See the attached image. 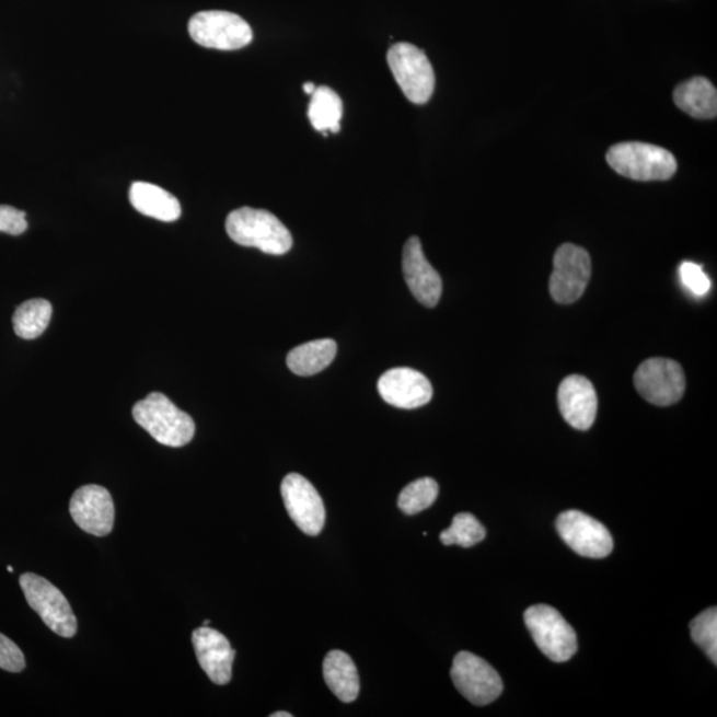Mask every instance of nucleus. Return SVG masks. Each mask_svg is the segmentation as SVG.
<instances>
[{
	"label": "nucleus",
	"mask_w": 717,
	"mask_h": 717,
	"mask_svg": "<svg viewBox=\"0 0 717 717\" xmlns=\"http://www.w3.org/2000/svg\"><path fill=\"white\" fill-rule=\"evenodd\" d=\"M673 102L685 114L702 120H709L717 115V92L706 78H694L678 85L673 92Z\"/></svg>",
	"instance_id": "aec40b11"
},
{
	"label": "nucleus",
	"mask_w": 717,
	"mask_h": 717,
	"mask_svg": "<svg viewBox=\"0 0 717 717\" xmlns=\"http://www.w3.org/2000/svg\"><path fill=\"white\" fill-rule=\"evenodd\" d=\"M28 223L26 213L22 210L0 205V233L21 235L26 232Z\"/></svg>",
	"instance_id": "c85d7f7f"
},
{
	"label": "nucleus",
	"mask_w": 717,
	"mask_h": 717,
	"mask_svg": "<svg viewBox=\"0 0 717 717\" xmlns=\"http://www.w3.org/2000/svg\"><path fill=\"white\" fill-rule=\"evenodd\" d=\"M284 504L287 513L304 534L317 535L326 522V509L314 485L298 473H290L284 478Z\"/></svg>",
	"instance_id": "f8f14e48"
},
{
	"label": "nucleus",
	"mask_w": 717,
	"mask_h": 717,
	"mask_svg": "<svg viewBox=\"0 0 717 717\" xmlns=\"http://www.w3.org/2000/svg\"><path fill=\"white\" fill-rule=\"evenodd\" d=\"M403 273L405 282H407L408 289L417 301L426 305V308H436L441 298L442 280L439 273L433 269L426 258L421 242L417 236H410L405 243Z\"/></svg>",
	"instance_id": "2eb2a0df"
},
{
	"label": "nucleus",
	"mask_w": 717,
	"mask_h": 717,
	"mask_svg": "<svg viewBox=\"0 0 717 717\" xmlns=\"http://www.w3.org/2000/svg\"><path fill=\"white\" fill-rule=\"evenodd\" d=\"M343 116L342 99L328 86H317L309 105V118L316 130L327 135V130L338 134Z\"/></svg>",
	"instance_id": "4be33fe9"
},
{
	"label": "nucleus",
	"mask_w": 717,
	"mask_h": 717,
	"mask_svg": "<svg viewBox=\"0 0 717 717\" xmlns=\"http://www.w3.org/2000/svg\"><path fill=\"white\" fill-rule=\"evenodd\" d=\"M24 597L42 621L61 638H72L78 632V621L70 602L56 586L34 573L19 579Z\"/></svg>",
	"instance_id": "423d86ee"
},
{
	"label": "nucleus",
	"mask_w": 717,
	"mask_h": 717,
	"mask_svg": "<svg viewBox=\"0 0 717 717\" xmlns=\"http://www.w3.org/2000/svg\"><path fill=\"white\" fill-rule=\"evenodd\" d=\"M129 201L139 213L154 220L173 222L181 217V205L170 192L149 183H135L129 189Z\"/></svg>",
	"instance_id": "a211bd4d"
},
{
	"label": "nucleus",
	"mask_w": 717,
	"mask_h": 717,
	"mask_svg": "<svg viewBox=\"0 0 717 717\" xmlns=\"http://www.w3.org/2000/svg\"><path fill=\"white\" fill-rule=\"evenodd\" d=\"M230 239L241 246L257 247L271 255H284L292 246L289 229L270 211L253 208L235 209L227 218Z\"/></svg>",
	"instance_id": "f257e3e1"
},
{
	"label": "nucleus",
	"mask_w": 717,
	"mask_h": 717,
	"mask_svg": "<svg viewBox=\"0 0 717 717\" xmlns=\"http://www.w3.org/2000/svg\"><path fill=\"white\" fill-rule=\"evenodd\" d=\"M380 396L396 408L415 409L430 402L433 396L432 384L421 372L413 368H392L380 377Z\"/></svg>",
	"instance_id": "4468645a"
},
{
	"label": "nucleus",
	"mask_w": 717,
	"mask_h": 717,
	"mask_svg": "<svg viewBox=\"0 0 717 717\" xmlns=\"http://www.w3.org/2000/svg\"><path fill=\"white\" fill-rule=\"evenodd\" d=\"M691 637L717 663V610L710 608L691 622Z\"/></svg>",
	"instance_id": "a878e982"
},
{
	"label": "nucleus",
	"mask_w": 717,
	"mask_h": 717,
	"mask_svg": "<svg viewBox=\"0 0 717 717\" xmlns=\"http://www.w3.org/2000/svg\"><path fill=\"white\" fill-rule=\"evenodd\" d=\"M591 277V259L585 248L565 243L554 255L551 296L557 303L570 304L583 296Z\"/></svg>",
	"instance_id": "9d476101"
},
{
	"label": "nucleus",
	"mask_w": 717,
	"mask_h": 717,
	"mask_svg": "<svg viewBox=\"0 0 717 717\" xmlns=\"http://www.w3.org/2000/svg\"><path fill=\"white\" fill-rule=\"evenodd\" d=\"M439 496V485L433 478L424 477L405 486L398 496V508L405 514L413 516L432 507Z\"/></svg>",
	"instance_id": "393cba45"
},
{
	"label": "nucleus",
	"mask_w": 717,
	"mask_h": 717,
	"mask_svg": "<svg viewBox=\"0 0 717 717\" xmlns=\"http://www.w3.org/2000/svg\"><path fill=\"white\" fill-rule=\"evenodd\" d=\"M535 645L553 662L564 663L577 654V635L556 609L535 604L523 615Z\"/></svg>",
	"instance_id": "20e7f679"
},
{
	"label": "nucleus",
	"mask_w": 717,
	"mask_h": 717,
	"mask_svg": "<svg viewBox=\"0 0 717 717\" xmlns=\"http://www.w3.org/2000/svg\"><path fill=\"white\" fill-rule=\"evenodd\" d=\"M338 346L333 339H320L292 348L287 367L298 377H313L333 363Z\"/></svg>",
	"instance_id": "412c9836"
},
{
	"label": "nucleus",
	"mask_w": 717,
	"mask_h": 717,
	"mask_svg": "<svg viewBox=\"0 0 717 717\" xmlns=\"http://www.w3.org/2000/svg\"><path fill=\"white\" fill-rule=\"evenodd\" d=\"M189 35L205 48L234 51L251 45L253 30L245 19L228 11H201L189 21Z\"/></svg>",
	"instance_id": "0eeeda50"
},
{
	"label": "nucleus",
	"mask_w": 717,
	"mask_h": 717,
	"mask_svg": "<svg viewBox=\"0 0 717 717\" xmlns=\"http://www.w3.org/2000/svg\"><path fill=\"white\" fill-rule=\"evenodd\" d=\"M53 305L46 299H31L19 305L12 323L14 332L22 339H36L46 332L51 322Z\"/></svg>",
	"instance_id": "5701e85b"
},
{
	"label": "nucleus",
	"mask_w": 717,
	"mask_h": 717,
	"mask_svg": "<svg viewBox=\"0 0 717 717\" xmlns=\"http://www.w3.org/2000/svg\"><path fill=\"white\" fill-rule=\"evenodd\" d=\"M558 405L560 415L573 428L590 429L598 410L594 385L583 377H567L558 389Z\"/></svg>",
	"instance_id": "f3484780"
},
{
	"label": "nucleus",
	"mask_w": 717,
	"mask_h": 717,
	"mask_svg": "<svg viewBox=\"0 0 717 717\" xmlns=\"http://www.w3.org/2000/svg\"><path fill=\"white\" fill-rule=\"evenodd\" d=\"M26 667V659L14 641L0 634V669L9 672H22Z\"/></svg>",
	"instance_id": "cd10ccee"
},
{
	"label": "nucleus",
	"mask_w": 717,
	"mask_h": 717,
	"mask_svg": "<svg viewBox=\"0 0 717 717\" xmlns=\"http://www.w3.org/2000/svg\"><path fill=\"white\" fill-rule=\"evenodd\" d=\"M324 682L343 703L357 701L360 691L357 666L346 652L329 651L323 662Z\"/></svg>",
	"instance_id": "6ab92c4d"
},
{
	"label": "nucleus",
	"mask_w": 717,
	"mask_h": 717,
	"mask_svg": "<svg viewBox=\"0 0 717 717\" xmlns=\"http://www.w3.org/2000/svg\"><path fill=\"white\" fill-rule=\"evenodd\" d=\"M451 678L460 694L475 706L494 703L502 694L500 675L475 654L459 652L453 659Z\"/></svg>",
	"instance_id": "6e6552de"
},
{
	"label": "nucleus",
	"mask_w": 717,
	"mask_h": 717,
	"mask_svg": "<svg viewBox=\"0 0 717 717\" xmlns=\"http://www.w3.org/2000/svg\"><path fill=\"white\" fill-rule=\"evenodd\" d=\"M192 641L198 663L211 682L223 685L232 681L235 651L223 634L203 626L193 632Z\"/></svg>",
	"instance_id": "dca6fc26"
},
{
	"label": "nucleus",
	"mask_w": 717,
	"mask_h": 717,
	"mask_svg": "<svg viewBox=\"0 0 717 717\" xmlns=\"http://www.w3.org/2000/svg\"><path fill=\"white\" fill-rule=\"evenodd\" d=\"M486 530L475 516L459 513L454 516L452 525L440 534V541L446 546L459 545L472 547L485 539Z\"/></svg>",
	"instance_id": "b1692460"
},
{
	"label": "nucleus",
	"mask_w": 717,
	"mask_h": 717,
	"mask_svg": "<svg viewBox=\"0 0 717 717\" xmlns=\"http://www.w3.org/2000/svg\"><path fill=\"white\" fill-rule=\"evenodd\" d=\"M291 714L284 713V710H280V713H274L271 714V717H291Z\"/></svg>",
	"instance_id": "7c9ffc66"
},
{
	"label": "nucleus",
	"mask_w": 717,
	"mask_h": 717,
	"mask_svg": "<svg viewBox=\"0 0 717 717\" xmlns=\"http://www.w3.org/2000/svg\"><path fill=\"white\" fill-rule=\"evenodd\" d=\"M134 419L160 444L180 448L195 438L196 426L192 417L160 392H153L132 409Z\"/></svg>",
	"instance_id": "f03ea898"
},
{
	"label": "nucleus",
	"mask_w": 717,
	"mask_h": 717,
	"mask_svg": "<svg viewBox=\"0 0 717 717\" xmlns=\"http://www.w3.org/2000/svg\"><path fill=\"white\" fill-rule=\"evenodd\" d=\"M681 280L685 289H687L695 297L707 296L710 290V280L706 273H704L701 265L695 262H683L681 269Z\"/></svg>",
	"instance_id": "bb28decb"
},
{
	"label": "nucleus",
	"mask_w": 717,
	"mask_h": 717,
	"mask_svg": "<svg viewBox=\"0 0 717 717\" xmlns=\"http://www.w3.org/2000/svg\"><path fill=\"white\" fill-rule=\"evenodd\" d=\"M390 70L405 97L414 104H426L432 97L436 78L426 53L409 43H397L386 54Z\"/></svg>",
	"instance_id": "39448f33"
},
{
	"label": "nucleus",
	"mask_w": 717,
	"mask_h": 717,
	"mask_svg": "<svg viewBox=\"0 0 717 717\" xmlns=\"http://www.w3.org/2000/svg\"><path fill=\"white\" fill-rule=\"evenodd\" d=\"M70 513L81 530L96 537L108 535L115 525V504L104 486H81L71 498Z\"/></svg>",
	"instance_id": "ddd939ff"
},
{
	"label": "nucleus",
	"mask_w": 717,
	"mask_h": 717,
	"mask_svg": "<svg viewBox=\"0 0 717 717\" xmlns=\"http://www.w3.org/2000/svg\"><path fill=\"white\" fill-rule=\"evenodd\" d=\"M606 160L621 176L637 181L670 180L678 170L676 159L667 149L638 141L616 143Z\"/></svg>",
	"instance_id": "7ed1b4c3"
},
{
	"label": "nucleus",
	"mask_w": 717,
	"mask_h": 717,
	"mask_svg": "<svg viewBox=\"0 0 717 717\" xmlns=\"http://www.w3.org/2000/svg\"><path fill=\"white\" fill-rule=\"evenodd\" d=\"M315 90H316V85L314 83H311V81H309V83L303 84V91L304 93H308V95H313Z\"/></svg>",
	"instance_id": "c756f323"
},
{
	"label": "nucleus",
	"mask_w": 717,
	"mask_h": 717,
	"mask_svg": "<svg viewBox=\"0 0 717 717\" xmlns=\"http://www.w3.org/2000/svg\"><path fill=\"white\" fill-rule=\"evenodd\" d=\"M560 539L579 556L604 558L613 552L614 541L606 527L578 510H567L557 519Z\"/></svg>",
	"instance_id": "9b49d317"
},
{
	"label": "nucleus",
	"mask_w": 717,
	"mask_h": 717,
	"mask_svg": "<svg viewBox=\"0 0 717 717\" xmlns=\"http://www.w3.org/2000/svg\"><path fill=\"white\" fill-rule=\"evenodd\" d=\"M635 389L648 403L667 407L681 401L685 391L683 368L664 358L647 359L634 375Z\"/></svg>",
	"instance_id": "1a4fd4ad"
},
{
	"label": "nucleus",
	"mask_w": 717,
	"mask_h": 717,
	"mask_svg": "<svg viewBox=\"0 0 717 717\" xmlns=\"http://www.w3.org/2000/svg\"><path fill=\"white\" fill-rule=\"evenodd\" d=\"M209 625H210V621L207 620L204 622V626H209Z\"/></svg>",
	"instance_id": "2f4dec72"
}]
</instances>
